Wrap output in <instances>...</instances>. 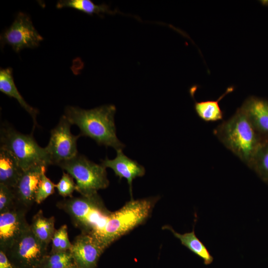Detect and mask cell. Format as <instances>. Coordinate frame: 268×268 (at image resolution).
Returning a JSON list of instances; mask_svg holds the SVG:
<instances>
[{
	"label": "cell",
	"mask_w": 268,
	"mask_h": 268,
	"mask_svg": "<svg viewBox=\"0 0 268 268\" xmlns=\"http://www.w3.org/2000/svg\"><path fill=\"white\" fill-rule=\"evenodd\" d=\"M25 209L16 206L0 213V250L6 252L29 227Z\"/></svg>",
	"instance_id": "8fae6325"
},
{
	"label": "cell",
	"mask_w": 268,
	"mask_h": 268,
	"mask_svg": "<svg viewBox=\"0 0 268 268\" xmlns=\"http://www.w3.org/2000/svg\"><path fill=\"white\" fill-rule=\"evenodd\" d=\"M71 126L63 115L58 125L51 130L48 144L45 147L51 165H58L78 153L77 140L81 135L72 134L70 131Z\"/></svg>",
	"instance_id": "ba28073f"
},
{
	"label": "cell",
	"mask_w": 268,
	"mask_h": 268,
	"mask_svg": "<svg viewBox=\"0 0 268 268\" xmlns=\"http://www.w3.org/2000/svg\"><path fill=\"white\" fill-rule=\"evenodd\" d=\"M249 168L268 184V137L264 140Z\"/></svg>",
	"instance_id": "44dd1931"
},
{
	"label": "cell",
	"mask_w": 268,
	"mask_h": 268,
	"mask_svg": "<svg viewBox=\"0 0 268 268\" xmlns=\"http://www.w3.org/2000/svg\"><path fill=\"white\" fill-rule=\"evenodd\" d=\"M233 90V87H228L216 100L195 102L194 108L197 115L201 120L206 122H212L222 120L223 114L219 105V102Z\"/></svg>",
	"instance_id": "d6986e66"
},
{
	"label": "cell",
	"mask_w": 268,
	"mask_h": 268,
	"mask_svg": "<svg viewBox=\"0 0 268 268\" xmlns=\"http://www.w3.org/2000/svg\"><path fill=\"white\" fill-rule=\"evenodd\" d=\"M51 252H61L70 251L72 247L68 236L67 225H62L56 229L51 241Z\"/></svg>",
	"instance_id": "603a6c76"
},
{
	"label": "cell",
	"mask_w": 268,
	"mask_h": 268,
	"mask_svg": "<svg viewBox=\"0 0 268 268\" xmlns=\"http://www.w3.org/2000/svg\"><path fill=\"white\" fill-rule=\"evenodd\" d=\"M107 248L91 233L81 232L74 239L70 250L78 268H95Z\"/></svg>",
	"instance_id": "30bf717a"
},
{
	"label": "cell",
	"mask_w": 268,
	"mask_h": 268,
	"mask_svg": "<svg viewBox=\"0 0 268 268\" xmlns=\"http://www.w3.org/2000/svg\"><path fill=\"white\" fill-rule=\"evenodd\" d=\"M66 268H78L77 266L75 265V264L74 263L73 264L70 265V266Z\"/></svg>",
	"instance_id": "83f0119b"
},
{
	"label": "cell",
	"mask_w": 268,
	"mask_h": 268,
	"mask_svg": "<svg viewBox=\"0 0 268 268\" xmlns=\"http://www.w3.org/2000/svg\"><path fill=\"white\" fill-rule=\"evenodd\" d=\"M0 268H17L9 260L5 253L0 250Z\"/></svg>",
	"instance_id": "4316f807"
},
{
	"label": "cell",
	"mask_w": 268,
	"mask_h": 268,
	"mask_svg": "<svg viewBox=\"0 0 268 268\" xmlns=\"http://www.w3.org/2000/svg\"><path fill=\"white\" fill-rule=\"evenodd\" d=\"M0 45H10L16 53L25 48H34L43 40L32 24L30 17L19 12L10 27L0 37Z\"/></svg>",
	"instance_id": "9c48e42d"
},
{
	"label": "cell",
	"mask_w": 268,
	"mask_h": 268,
	"mask_svg": "<svg viewBox=\"0 0 268 268\" xmlns=\"http://www.w3.org/2000/svg\"><path fill=\"white\" fill-rule=\"evenodd\" d=\"M57 206L69 215L82 232L91 233L97 238L112 212L106 209L98 193L64 199L57 203Z\"/></svg>",
	"instance_id": "3957f363"
},
{
	"label": "cell",
	"mask_w": 268,
	"mask_h": 268,
	"mask_svg": "<svg viewBox=\"0 0 268 268\" xmlns=\"http://www.w3.org/2000/svg\"><path fill=\"white\" fill-rule=\"evenodd\" d=\"M30 227L39 242L48 247L56 230L54 217H46L43 215L42 210H40L33 216Z\"/></svg>",
	"instance_id": "e0dca14e"
},
{
	"label": "cell",
	"mask_w": 268,
	"mask_h": 268,
	"mask_svg": "<svg viewBox=\"0 0 268 268\" xmlns=\"http://www.w3.org/2000/svg\"><path fill=\"white\" fill-rule=\"evenodd\" d=\"M0 147L14 157L23 171L36 166L51 165L45 147L37 143L32 134H22L5 124L0 128Z\"/></svg>",
	"instance_id": "5b68a950"
},
{
	"label": "cell",
	"mask_w": 268,
	"mask_h": 268,
	"mask_svg": "<svg viewBox=\"0 0 268 268\" xmlns=\"http://www.w3.org/2000/svg\"><path fill=\"white\" fill-rule=\"evenodd\" d=\"M5 253L17 268H37L48 254L30 226Z\"/></svg>",
	"instance_id": "52a82bcc"
},
{
	"label": "cell",
	"mask_w": 268,
	"mask_h": 268,
	"mask_svg": "<svg viewBox=\"0 0 268 268\" xmlns=\"http://www.w3.org/2000/svg\"><path fill=\"white\" fill-rule=\"evenodd\" d=\"M70 251L48 253L37 268H66L74 263Z\"/></svg>",
	"instance_id": "7402d4cb"
},
{
	"label": "cell",
	"mask_w": 268,
	"mask_h": 268,
	"mask_svg": "<svg viewBox=\"0 0 268 268\" xmlns=\"http://www.w3.org/2000/svg\"><path fill=\"white\" fill-rule=\"evenodd\" d=\"M57 166L75 179L76 191L81 196H90L97 194L98 191L106 189L109 185L106 168L80 154L78 153Z\"/></svg>",
	"instance_id": "8992f818"
},
{
	"label": "cell",
	"mask_w": 268,
	"mask_h": 268,
	"mask_svg": "<svg viewBox=\"0 0 268 268\" xmlns=\"http://www.w3.org/2000/svg\"><path fill=\"white\" fill-rule=\"evenodd\" d=\"M240 108L257 131L263 137H268V100L251 96L245 100Z\"/></svg>",
	"instance_id": "5bb4252c"
},
{
	"label": "cell",
	"mask_w": 268,
	"mask_h": 268,
	"mask_svg": "<svg viewBox=\"0 0 268 268\" xmlns=\"http://www.w3.org/2000/svg\"><path fill=\"white\" fill-rule=\"evenodd\" d=\"M164 227L170 230L183 245L201 258L205 265L212 263L213 257L205 246L196 236L194 229L191 232L182 234L175 231L171 226H165Z\"/></svg>",
	"instance_id": "ac0fdd59"
},
{
	"label": "cell",
	"mask_w": 268,
	"mask_h": 268,
	"mask_svg": "<svg viewBox=\"0 0 268 268\" xmlns=\"http://www.w3.org/2000/svg\"><path fill=\"white\" fill-rule=\"evenodd\" d=\"M17 206L13 189L0 184V213Z\"/></svg>",
	"instance_id": "d4e9b609"
},
{
	"label": "cell",
	"mask_w": 268,
	"mask_h": 268,
	"mask_svg": "<svg viewBox=\"0 0 268 268\" xmlns=\"http://www.w3.org/2000/svg\"><path fill=\"white\" fill-rule=\"evenodd\" d=\"M116 111V107L112 104L89 110L68 106L63 115L71 125L78 127L80 135L89 137L99 145L112 147L118 150L122 149L125 145L116 135L114 121Z\"/></svg>",
	"instance_id": "6da1fadb"
},
{
	"label": "cell",
	"mask_w": 268,
	"mask_h": 268,
	"mask_svg": "<svg viewBox=\"0 0 268 268\" xmlns=\"http://www.w3.org/2000/svg\"><path fill=\"white\" fill-rule=\"evenodd\" d=\"M213 134L249 167L266 138L257 131L240 107L230 118L218 125L214 129Z\"/></svg>",
	"instance_id": "7a4b0ae2"
},
{
	"label": "cell",
	"mask_w": 268,
	"mask_h": 268,
	"mask_svg": "<svg viewBox=\"0 0 268 268\" xmlns=\"http://www.w3.org/2000/svg\"><path fill=\"white\" fill-rule=\"evenodd\" d=\"M0 91L17 100L20 106L30 115L32 118L34 127L37 125L36 116L38 113L37 109L29 105L24 99L14 83L11 67L0 68Z\"/></svg>",
	"instance_id": "2e32d148"
},
{
	"label": "cell",
	"mask_w": 268,
	"mask_h": 268,
	"mask_svg": "<svg viewBox=\"0 0 268 268\" xmlns=\"http://www.w3.org/2000/svg\"><path fill=\"white\" fill-rule=\"evenodd\" d=\"M261 3L264 5H268V0H262Z\"/></svg>",
	"instance_id": "f1b7e54d"
},
{
	"label": "cell",
	"mask_w": 268,
	"mask_h": 268,
	"mask_svg": "<svg viewBox=\"0 0 268 268\" xmlns=\"http://www.w3.org/2000/svg\"><path fill=\"white\" fill-rule=\"evenodd\" d=\"M56 7L58 8H72L89 15L114 14L117 12V10H112L104 3L97 5L90 0H61L57 2Z\"/></svg>",
	"instance_id": "ffe728a7"
},
{
	"label": "cell",
	"mask_w": 268,
	"mask_h": 268,
	"mask_svg": "<svg viewBox=\"0 0 268 268\" xmlns=\"http://www.w3.org/2000/svg\"><path fill=\"white\" fill-rule=\"evenodd\" d=\"M45 173L46 172L42 173L36 191L35 202L37 204L42 202L55 192L56 185L46 176Z\"/></svg>",
	"instance_id": "cb8c5ba5"
},
{
	"label": "cell",
	"mask_w": 268,
	"mask_h": 268,
	"mask_svg": "<svg viewBox=\"0 0 268 268\" xmlns=\"http://www.w3.org/2000/svg\"><path fill=\"white\" fill-rule=\"evenodd\" d=\"M73 178L67 173L63 172L62 176L56 185L58 193L64 198L72 197V194L76 191V185Z\"/></svg>",
	"instance_id": "484cf974"
},
{
	"label": "cell",
	"mask_w": 268,
	"mask_h": 268,
	"mask_svg": "<svg viewBox=\"0 0 268 268\" xmlns=\"http://www.w3.org/2000/svg\"><path fill=\"white\" fill-rule=\"evenodd\" d=\"M47 168L44 166H36L23 171L13 189L18 206L26 209L35 202L36 193L41 177Z\"/></svg>",
	"instance_id": "7c38bea8"
},
{
	"label": "cell",
	"mask_w": 268,
	"mask_h": 268,
	"mask_svg": "<svg viewBox=\"0 0 268 268\" xmlns=\"http://www.w3.org/2000/svg\"><path fill=\"white\" fill-rule=\"evenodd\" d=\"M23 172L14 157L0 147V184L13 189Z\"/></svg>",
	"instance_id": "9a60e30c"
},
{
	"label": "cell",
	"mask_w": 268,
	"mask_h": 268,
	"mask_svg": "<svg viewBox=\"0 0 268 268\" xmlns=\"http://www.w3.org/2000/svg\"><path fill=\"white\" fill-rule=\"evenodd\" d=\"M117 151L116 157L113 159L106 157L101 160V164L106 168L112 169L116 176L120 179H127L131 195L132 196V182L133 180L144 175L145 169L136 161L133 160L125 155L122 149Z\"/></svg>",
	"instance_id": "4fadbf2b"
},
{
	"label": "cell",
	"mask_w": 268,
	"mask_h": 268,
	"mask_svg": "<svg viewBox=\"0 0 268 268\" xmlns=\"http://www.w3.org/2000/svg\"><path fill=\"white\" fill-rule=\"evenodd\" d=\"M156 198L131 199L111 212L98 239L107 248L111 243L141 224L149 216Z\"/></svg>",
	"instance_id": "277c9868"
}]
</instances>
